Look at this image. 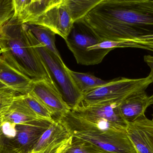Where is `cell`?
Returning a JSON list of instances; mask_svg holds the SVG:
<instances>
[{"mask_svg": "<svg viewBox=\"0 0 153 153\" xmlns=\"http://www.w3.org/2000/svg\"><path fill=\"white\" fill-rule=\"evenodd\" d=\"M81 21L102 41H122L126 48L153 53V0H106Z\"/></svg>", "mask_w": 153, "mask_h": 153, "instance_id": "1", "label": "cell"}, {"mask_svg": "<svg viewBox=\"0 0 153 153\" xmlns=\"http://www.w3.org/2000/svg\"><path fill=\"white\" fill-rule=\"evenodd\" d=\"M0 55L33 79H51L28 36L26 24L13 17L0 27Z\"/></svg>", "mask_w": 153, "mask_h": 153, "instance_id": "2", "label": "cell"}, {"mask_svg": "<svg viewBox=\"0 0 153 153\" xmlns=\"http://www.w3.org/2000/svg\"><path fill=\"white\" fill-rule=\"evenodd\" d=\"M60 121L70 134L110 153H138L126 130L103 128L71 111Z\"/></svg>", "mask_w": 153, "mask_h": 153, "instance_id": "3", "label": "cell"}, {"mask_svg": "<svg viewBox=\"0 0 153 153\" xmlns=\"http://www.w3.org/2000/svg\"><path fill=\"white\" fill-rule=\"evenodd\" d=\"M26 24V23H25ZM28 36L56 88L72 109L79 105L83 94L75 85L62 58L57 56L39 43L27 27Z\"/></svg>", "mask_w": 153, "mask_h": 153, "instance_id": "4", "label": "cell"}, {"mask_svg": "<svg viewBox=\"0 0 153 153\" xmlns=\"http://www.w3.org/2000/svg\"><path fill=\"white\" fill-rule=\"evenodd\" d=\"M152 83L149 76L136 79L122 77L116 78L83 94L79 105L120 103L134 93L146 91Z\"/></svg>", "mask_w": 153, "mask_h": 153, "instance_id": "5", "label": "cell"}, {"mask_svg": "<svg viewBox=\"0 0 153 153\" xmlns=\"http://www.w3.org/2000/svg\"><path fill=\"white\" fill-rule=\"evenodd\" d=\"M65 41L77 63L82 65L99 64L111 51L105 49L91 51L93 46L102 41L90 28L80 21L74 22Z\"/></svg>", "mask_w": 153, "mask_h": 153, "instance_id": "6", "label": "cell"}, {"mask_svg": "<svg viewBox=\"0 0 153 153\" xmlns=\"http://www.w3.org/2000/svg\"><path fill=\"white\" fill-rule=\"evenodd\" d=\"M120 103L83 106L78 105L71 111L77 116L103 128L126 130L128 123L122 116Z\"/></svg>", "mask_w": 153, "mask_h": 153, "instance_id": "7", "label": "cell"}, {"mask_svg": "<svg viewBox=\"0 0 153 153\" xmlns=\"http://www.w3.org/2000/svg\"><path fill=\"white\" fill-rule=\"evenodd\" d=\"M30 92L47 108L56 121L71 109L51 79H33Z\"/></svg>", "mask_w": 153, "mask_h": 153, "instance_id": "8", "label": "cell"}, {"mask_svg": "<svg viewBox=\"0 0 153 153\" xmlns=\"http://www.w3.org/2000/svg\"><path fill=\"white\" fill-rule=\"evenodd\" d=\"M27 24L40 25L48 28L65 40L74 24L63 3L48 9Z\"/></svg>", "mask_w": 153, "mask_h": 153, "instance_id": "9", "label": "cell"}, {"mask_svg": "<svg viewBox=\"0 0 153 153\" xmlns=\"http://www.w3.org/2000/svg\"><path fill=\"white\" fill-rule=\"evenodd\" d=\"M54 121L40 118L27 124L16 125L15 136L8 140L23 153H31L43 133Z\"/></svg>", "mask_w": 153, "mask_h": 153, "instance_id": "10", "label": "cell"}, {"mask_svg": "<svg viewBox=\"0 0 153 153\" xmlns=\"http://www.w3.org/2000/svg\"><path fill=\"white\" fill-rule=\"evenodd\" d=\"M127 134L138 153H153V120L145 114L128 123Z\"/></svg>", "mask_w": 153, "mask_h": 153, "instance_id": "11", "label": "cell"}, {"mask_svg": "<svg viewBox=\"0 0 153 153\" xmlns=\"http://www.w3.org/2000/svg\"><path fill=\"white\" fill-rule=\"evenodd\" d=\"M33 80L11 65L0 55V83L18 94L24 95L30 92Z\"/></svg>", "mask_w": 153, "mask_h": 153, "instance_id": "12", "label": "cell"}, {"mask_svg": "<svg viewBox=\"0 0 153 153\" xmlns=\"http://www.w3.org/2000/svg\"><path fill=\"white\" fill-rule=\"evenodd\" d=\"M151 106L150 96L146 91L137 92L128 96L119 104L122 116L127 123L133 122L144 115Z\"/></svg>", "mask_w": 153, "mask_h": 153, "instance_id": "13", "label": "cell"}, {"mask_svg": "<svg viewBox=\"0 0 153 153\" xmlns=\"http://www.w3.org/2000/svg\"><path fill=\"white\" fill-rule=\"evenodd\" d=\"M3 118L4 120L15 125L27 124L40 119L25 103L20 94H17L11 105L4 113Z\"/></svg>", "mask_w": 153, "mask_h": 153, "instance_id": "14", "label": "cell"}, {"mask_svg": "<svg viewBox=\"0 0 153 153\" xmlns=\"http://www.w3.org/2000/svg\"><path fill=\"white\" fill-rule=\"evenodd\" d=\"M71 136L64 126L59 121L52 123L43 133L31 153H38L55 143L61 142Z\"/></svg>", "mask_w": 153, "mask_h": 153, "instance_id": "15", "label": "cell"}, {"mask_svg": "<svg viewBox=\"0 0 153 153\" xmlns=\"http://www.w3.org/2000/svg\"><path fill=\"white\" fill-rule=\"evenodd\" d=\"M106 0H65V5L74 22L80 20Z\"/></svg>", "mask_w": 153, "mask_h": 153, "instance_id": "16", "label": "cell"}, {"mask_svg": "<svg viewBox=\"0 0 153 153\" xmlns=\"http://www.w3.org/2000/svg\"><path fill=\"white\" fill-rule=\"evenodd\" d=\"M27 27L39 43L60 58H62L56 46V35L51 30L40 25L26 23Z\"/></svg>", "mask_w": 153, "mask_h": 153, "instance_id": "17", "label": "cell"}, {"mask_svg": "<svg viewBox=\"0 0 153 153\" xmlns=\"http://www.w3.org/2000/svg\"><path fill=\"white\" fill-rule=\"evenodd\" d=\"M68 71L75 85L83 95L107 83L108 81L102 80L91 74L74 71L68 68Z\"/></svg>", "mask_w": 153, "mask_h": 153, "instance_id": "18", "label": "cell"}, {"mask_svg": "<svg viewBox=\"0 0 153 153\" xmlns=\"http://www.w3.org/2000/svg\"><path fill=\"white\" fill-rule=\"evenodd\" d=\"M65 0H37L31 3L22 15L21 20L23 23H27L48 9L63 3Z\"/></svg>", "mask_w": 153, "mask_h": 153, "instance_id": "19", "label": "cell"}, {"mask_svg": "<svg viewBox=\"0 0 153 153\" xmlns=\"http://www.w3.org/2000/svg\"><path fill=\"white\" fill-rule=\"evenodd\" d=\"M22 97L25 103L39 117L48 120H55L47 108L31 93L22 95Z\"/></svg>", "mask_w": 153, "mask_h": 153, "instance_id": "20", "label": "cell"}, {"mask_svg": "<svg viewBox=\"0 0 153 153\" xmlns=\"http://www.w3.org/2000/svg\"><path fill=\"white\" fill-rule=\"evenodd\" d=\"M64 153H110L79 138L72 137L69 147Z\"/></svg>", "mask_w": 153, "mask_h": 153, "instance_id": "21", "label": "cell"}, {"mask_svg": "<svg viewBox=\"0 0 153 153\" xmlns=\"http://www.w3.org/2000/svg\"><path fill=\"white\" fill-rule=\"evenodd\" d=\"M13 0H0V27L14 16Z\"/></svg>", "mask_w": 153, "mask_h": 153, "instance_id": "22", "label": "cell"}, {"mask_svg": "<svg viewBox=\"0 0 153 153\" xmlns=\"http://www.w3.org/2000/svg\"><path fill=\"white\" fill-rule=\"evenodd\" d=\"M18 94L4 86L0 88V113H4Z\"/></svg>", "mask_w": 153, "mask_h": 153, "instance_id": "23", "label": "cell"}, {"mask_svg": "<svg viewBox=\"0 0 153 153\" xmlns=\"http://www.w3.org/2000/svg\"><path fill=\"white\" fill-rule=\"evenodd\" d=\"M72 136L61 142L54 143L38 153H64L69 147L71 142Z\"/></svg>", "mask_w": 153, "mask_h": 153, "instance_id": "24", "label": "cell"}, {"mask_svg": "<svg viewBox=\"0 0 153 153\" xmlns=\"http://www.w3.org/2000/svg\"><path fill=\"white\" fill-rule=\"evenodd\" d=\"M0 153H23L12 144L2 134L0 135Z\"/></svg>", "mask_w": 153, "mask_h": 153, "instance_id": "25", "label": "cell"}, {"mask_svg": "<svg viewBox=\"0 0 153 153\" xmlns=\"http://www.w3.org/2000/svg\"><path fill=\"white\" fill-rule=\"evenodd\" d=\"M13 2L15 9L13 17L21 19L32 2V0H13Z\"/></svg>", "mask_w": 153, "mask_h": 153, "instance_id": "26", "label": "cell"}, {"mask_svg": "<svg viewBox=\"0 0 153 153\" xmlns=\"http://www.w3.org/2000/svg\"><path fill=\"white\" fill-rule=\"evenodd\" d=\"M16 125L6 120H3L1 127V132L3 135L8 139H11L16 134Z\"/></svg>", "mask_w": 153, "mask_h": 153, "instance_id": "27", "label": "cell"}, {"mask_svg": "<svg viewBox=\"0 0 153 153\" xmlns=\"http://www.w3.org/2000/svg\"><path fill=\"white\" fill-rule=\"evenodd\" d=\"M144 60L151 69V72L148 76L153 82V56L145 55L144 56Z\"/></svg>", "mask_w": 153, "mask_h": 153, "instance_id": "28", "label": "cell"}, {"mask_svg": "<svg viewBox=\"0 0 153 153\" xmlns=\"http://www.w3.org/2000/svg\"><path fill=\"white\" fill-rule=\"evenodd\" d=\"M109 1L115 2H129L134 1H140V0H109Z\"/></svg>", "mask_w": 153, "mask_h": 153, "instance_id": "29", "label": "cell"}, {"mask_svg": "<svg viewBox=\"0 0 153 153\" xmlns=\"http://www.w3.org/2000/svg\"><path fill=\"white\" fill-rule=\"evenodd\" d=\"M3 115L1 117H0V135L2 134L1 127L2 125L3 122Z\"/></svg>", "mask_w": 153, "mask_h": 153, "instance_id": "30", "label": "cell"}, {"mask_svg": "<svg viewBox=\"0 0 153 153\" xmlns=\"http://www.w3.org/2000/svg\"><path fill=\"white\" fill-rule=\"evenodd\" d=\"M4 85H2L0 83V88H2V87H4Z\"/></svg>", "mask_w": 153, "mask_h": 153, "instance_id": "31", "label": "cell"}, {"mask_svg": "<svg viewBox=\"0 0 153 153\" xmlns=\"http://www.w3.org/2000/svg\"><path fill=\"white\" fill-rule=\"evenodd\" d=\"M4 114V113H0V117H1L2 116L3 114Z\"/></svg>", "mask_w": 153, "mask_h": 153, "instance_id": "32", "label": "cell"}, {"mask_svg": "<svg viewBox=\"0 0 153 153\" xmlns=\"http://www.w3.org/2000/svg\"><path fill=\"white\" fill-rule=\"evenodd\" d=\"M36 1L37 0H32V2L31 3L34 2Z\"/></svg>", "mask_w": 153, "mask_h": 153, "instance_id": "33", "label": "cell"}, {"mask_svg": "<svg viewBox=\"0 0 153 153\" xmlns=\"http://www.w3.org/2000/svg\"><path fill=\"white\" fill-rule=\"evenodd\" d=\"M152 119L153 120V115H152Z\"/></svg>", "mask_w": 153, "mask_h": 153, "instance_id": "34", "label": "cell"}]
</instances>
